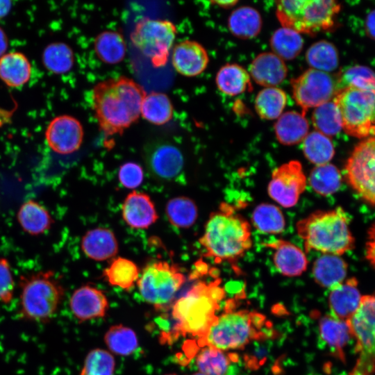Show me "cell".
Here are the masks:
<instances>
[{
	"instance_id": "48",
	"label": "cell",
	"mask_w": 375,
	"mask_h": 375,
	"mask_svg": "<svg viewBox=\"0 0 375 375\" xmlns=\"http://www.w3.org/2000/svg\"><path fill=\"white\" fill-rule=\"evenodd\" d=\"M118 178L124 187L135 189L142 183L144 172L140 165L133 162H128L120 167Z\"/></svg>"
},
{
	"instance_id": "11",
	"label": "cell",
	"mask_w": 375,
	"mask_h": 375,
	"mask_svg": "<svg viewBox=\"0 0 375 375\" xmlns=\"http://www.w3.org/2000/svg\"><path fill=\"white\" fill-rule=\"evenodd\" d=\"M177 29L168 19L143 17L136 22L130 35L132 44L148 58L153 67H165L168 62Z\"/></svg>"
},
{
	"instance_id": "50",
	"label": "cell",
	"mask_w": 375,
	"mask_h": 375,
	"mask_svg": "<svg viewBox=\"0 0 375 375\" xmlns=\"http://www.w3.org/2000/svg\"><path fill=\"white\" fill-rule=\"evenodd\" d=\"M365 28L367 35L375 40V9L369 12L366 17Z\"/></svg>"
},
{
	"instance_id": "20",
	"label": "cell",
	"mask_w": 375,
	"mask_h": 375,
	"mask_svg": "<svg viewBox=\"0 0 375 375\" xmlns=\"http://www.w3.org/2000/svg\"><path fill=\"white\" fill-rule=\"evenodd\" d=\"M288 72L285 61L272 52L259 53L249 68L251 78L265 88L281 84L287 77Z\"/></svg>"
},
{
	"instance_id": "17",
	"label": "cell",
	"mask_w": 375,
	"mask_h": 375,
	"mask_svg": "<svg viewBox=\"0 0 375 375\" xmlns=\"http://www.w3.org/2000/svg\"><path fill=\"white\" fill-rule=\"evenodd\" d=\"M172 62L178 74L194 77L203 73L207 68L209 56L206 49L200 43L186 40L173 47Z\"/></svg>"
},
{
	"instance_id": "52",
	"label": "cell",
	"mask_w": 375,
	"mask_h": 375,
	"mask_svg": "<svg viewBox=\"0 0 375 375\" xmlns=\"http://www.w3.org/2000/svg\"><path fill=\"white\" fill-rule=\"evenodd\" d=\"M11 7V1L7 0H0V19L8 14Z\"/></svg>"
},
{
	"instance_id": "24",
	"label": "cell",
	"mask_w": 375,
	"mask_h": 375,
	"mask_svg": "<svg viewBox=\"0 0 375 375\" xmlns=\"http://www.w3.org/2000/svg\"><path fill=\"white\" fill-rule=\"evenodd\" d=\"M308 131L306 115L295 110L283 112L274 124L276 138L283 145L292 146L302 142Z\"/></svg>"
},
{
	"instance_id": "15",
	"label": "cell",
	"mask_w": 375,
	"mask_h": 375,
	"mask_svg": "<svg viewBox=\"0 0 375 375\" xmlns=\"http://www.w3.org/2000/svg\"><path fill=\"white\" fill-rule=\"evenodd\" d=\"M83 135L80 121L68 115L54 117L45 131L48 146L53 151L61 155L76 151L82 144Z\"/></svg>"
},
{
	"instance_id": "34",
	"label": "cell",
	"mask_w": 375,
	"mask_h": 375,
	"mask_svg": "<svg viewBox=\"0 0 375 375\" xmlns=\"http://www.w3.org/2000/svg\"><path fill=\"white\" fill-rule=\"evenodd\" d=\"M302 144L305 157L315 166L329 163L334 157L335 147L331 138L317 131L308 133Z\"/></svg>"
},
{
	"instance_id": "38",
	"label": "cell",
	"mask_w": 375,
	"mask_h": 375,
	"mask_svg": "<svg viewBox=\"0 0 375 375\" xmlns=\"http://www.w3.org/2000/svg\"><path fill=\"white\" fill-rule=\"evenodd\" d=\"M269 42L272 53L283 60L297 58L303 47V40L301 34L284 27L278 28L273 33Z\"/></svg>"
},
{
	"instance_id": "26",
	"label": "cell",
	"mask_w": 375,
	"mask_h": 375,
	"mask_svg": "<svg viewBox=\"0 0 375 375\" xmlns=\"http://www.w3.org/2000/svg\"><path fill=\"white\" fill-rule=\"evenodd\" d=\"M17 219L22 228L31 235L47 232L54 221L49 210L39 202L29 199L19 207Z\"/></svg>"
},
{
	"instance_id": "18",
	"label": "cell",
	"mask_w": 375,
	"mask_h": 375,
	"mask_svg": "<svg viewBox=\"0 0 375 375\" xmlns=\"http://www.w3.org/2000/svg\"><path fill=\"white\" fill-rule=\"evenodd\" d=\"M70 310L79 322L103 317L109 304L105 294L91 285L77 288L69 299Z\"/></svg>"
},
{
	"instance_id": "8",
	"label": "cell",
	"mask_w": 375,
	"mask_h": 375,
	"mask_svg": "<svg viewBox=\"0 0 375 375\" xmlns=\"http://www.w3.org/2000/svg\"><path fill=\"white\" fill-rule=\"evenodd\" d=\"M333 101L347 134L362 140L375 136V92L347 87L338 90Z\"/></svg>"
},
{
	"instance_id": "44",
	"label": "cell",
	"mask_w": 375,
	"mask_h": 375,
	"mask_svg": "<svg viewBox=\"0 0 375 375\" xmlns=\"http://www.w3.org/2000/svg\"><path fill=\"white\" fill-rule=\"evenodd\" d=\"M311 120L315 131L329 138L336 135L342 129L339 113L333 101L314 108Z\"/></svg>"
},
{
	"instance_id": "9",
	"label": "cell",
	"mask_w": 375,
	"mask_h": 375,
	"mask_svg": "<svg viewBox=\"0 0 375 375\" xmlns=\"http://www.w3.org/2000/svg\"><path fill=\"white\" fill-rule=\"evenodd\" d=\"M185 281V275L176 265L158 260L146 265L137 283L142 299L156 310H163L170 308Z\"/></svg>"
},
{
	"instance_id": "54",
	"label": "cell",
	"mask_w": 375,
	"mask_h": 375,
	"mask_svg": "<svg viewBox=\"0 0 375 375\" xmlns=\"http://www.w3.org/2000/svg\"><path fill=\"white\" fill-rule=\"evenodd\" d=\"M192 375H205V374H203L199 372L194 373V374H193Z\"/></svg>"
},
{
	"instance_id": "51",
	"label": "cell",
	"mask_w": 375,
	"mask_h": 375,
	"mask_svg": "<svg viewBox=\"0 0 375 375\" xmlns=\"http://www.w3.org/2000/svg\"><path fill=\"white\" fill-rule=\"evenodd\" d=\"M8 42L6 34L0 27V58L6 54L8 49Z\"/></svg>"
},
{
	"instance_id": "21",
	"label": "cell",
	"mask_w": 375,
	"mask_h": 375,
	"mask_svg": "<svg viewBox=\"0 0 375 375\" xmlns=\"http://www.w3.org/2000/svg\"><path fill=\"white\" fill-rule=\"evenodd\" d=\"M122 211L123 219L133 228H147L158 218L149 196L137 191H133L126 196Z\"/></svg>"
},
{
	"instance_id": "1",
	"label": "cell",
	"mask_w": 375,
	"mask_h": 375,
	"mask_svg": "<svg viewBox=\"0 0 375 375\" xmlns=\"http://www.w3.org/2000/svg\"><path fill=\"white\" fill-rule=\"evenodd\" d=\"M146 94L140 84L125 76L97 83L92 90V105L101 133L106 137L122 135L139 119Z\"/></svg>"
},
{
	"instance_id": "25",
	"label": "cell",
	"mask_w": 375,
	"mask_h": 375,
	"mask_svg": "<svg viewBox=\"0 0 375 375\" xmlns=\"http://www.w3.org/2000/svg\"><path fill=\"white\" fill-rule=\"evenodd\" d=\"M347 268V263L340 256L323 254L314 262L312 275L318 285L332 289L345 280Z\"/></svg>"
},
{
	"instance_id": "3",
	"label": "cell",
	"mask_w": 375,
	"mask_h": 375,
	"mask_svg": "<svg viewBox=\"0 0 375 375\" xmlns=\"http://www.w3.org/2000/svg\"><path fill=\"white\" fill-rule=\"evenodd\" d=\"M199 243L215 263L234 264L252 247L251 226L233 206L222 203L210 214Z\"/></svg>"
},
{
	"instance_id": "19",
	"label": "cell",
	"mask_w": 375,
	"mask_h": 375,
	"mask_svg": "<svg viewBox=\"0 0 375 375\" xmlns=\"http://www.w3.org/2000/svg\"><path fill=\"white\" fill-rule=\"evenodd\" d=\"M274 251L273 262L278 271L285 276L301 275L307 269L308 259L297 246L284 240H276L263 244Z\"/></svg>"
},
{
	"instance_id": "6",
	"label": "cell",
	"mask_w": 375,
	"mask_h": 375,
	"mask_svg": "<svg viewBox=\"0 0 375 375\" xmlns=\"http://www.w3.org/2000/svg\"><path fill=\"white\" fill-rule=\"evenodd\" d=\"M341 5L332 0H283L276 5L282 27L312 35L332 29Z\"/></svg>"
},
{
	"instance_id": "36",
	"label": "cell",
	"mask_w": 375,
	"mask_h": 375,
	"mask_svg": "<svg viewBox=\"0 0 375 375\" xmlns=\"http://www.w3.org/2000/svg\"><path fill=\"white\" fill-rule=\"evenodd\" d=\"M306 60L310 68L328 73L338 68L339 54L333 43L322 40L309 47L306 53Z\"/></svg>"
},
{
	"instance_id": "49",
	"label": "cell",
	"mask_w": 375,
	"mask_h": 375,
	"mask_svg": "<svg viewBox=\"0 0 375 375\" xmlns=\"http://www.w3.org/2000/svg\"><path fill=\"white\" fill-rule=\"evenodd\" d=\"M365 258L375 269V222L367 231V240L365 244Z\"/></svg>"
},
{
	"instance_id": "42",
	"label": "cell",
	"mask_w": 375,
	"mask_h": 375,
	"mask_svg": "<svg viewBox=\"0 0 375 375\" xmlns=\"http://www.w3.org/2000/svg\"><path fill=\"white\" fill-rule=\"evenodd\" d=\"M42 62L49 72L56 74H65L74 66V52L65 43H51L43 51Z\"/></svg>"
},
{
	"instance_id": "5",
	"label": "cell",
	"mask_w": 375,
	"mask_h": 375,
	"mask_svg": "<svg viewBox=\"0 0 375 375\" xmlns=\"http://www.w3.org/2000/svg\"><path fill=\"white\" fill-rule=\"evenodd\" d=\"M18 316L22 319L46 323L58 310L64 288L52 271L22 275L19 281Z\"/></svg>"
},
{
	"instance_id": "47",
	"label": "cell",
	"mask_w": 375,
	"mask_h": 375,
	"mask_svg": "<svg viewBox=\"0 0 375 375\" xmlns=\"http://www.w3.org/2000/svg\"><path fill=\"white\" fill-rule=\"evenodd\" d=\"M15 280L8 260L0 258V303H10L14 297Z\"/></svg>"
},
{
	"instance_id": "28",
	"label": "cell",
	"mask_w": 375,
	"mask_h": 375,
	"mask_svg": "<svg viewBox=\"0 0 375 375\" xmlns=\"http://www.w3.org/2000/svg\"><path fill=\"white\" fill-rule=\"evenodd\" d=\"M31 74V65L24 54L10 52L0 58V78L8 86H23L28 81Z\"/></svg>"
},
{
	"instance_id": "30",
	"label": "cell",
	"mask_w": 375,
	"mask_h": 375,
	"mask_svg": "<svg viewBox=\"0 0 375 375\" xmlns=\"http://www.w3.org/2000/svg\"><path fill=\"white\" fill-rule=\"evenodd\" d=\"M94 51L98 58L106 64L119 63L126 53L124 38L115 31L101 32L94 38Z\"/></svg>"
},
{
	"instance_id": "16",
	"label": "cell",
	"mask_w": 375,
	"mask_h": 375,
	"mask_svg": "<svg viewBox=\"0 0 375 375\" xmlns=\"http://www.w3.org/2000/svg\"><path fill=\"white\" fill-rule=\"evenodd\" d=\"M144 160L151 174L165 181L176 178L181 172L184 164L181 151L167 142L151 144L144 151Z\"/></svg>"
},
{
	"instance_id": "2",
	"label": "cell",
	"mask_w": 375,
	"mask_h": 375,
	"mask_svg": "<svg viewBox=\"0 0 375 375\" xmlns=\"http://www.w3.org/2000/svg\"><path fill=\"white\" fill-rule=\"evenodd\" d=\"M220 283L219 278L208 283L198 282L173 303L172 317L174 323L172 329L162 338L165 342H172L187 335L198 337L199 343L204 339L217 319L215 312L224 296Z\"/></svg>"
},
{
	"instance_id": "23",
	"label": "cell",
	"mask_w": 375,
	"mask_h": 375,
	"mask_svg": "<svg viewBox=\"0 0 375 375\" xmlns=\"http://www.w3.org/2000/svg\"><path fill=\"white\" fill-rule=\"evenodd\" d=\"M81 249L88 258L102 261L117 253L118 243L112 231L106 228H95L87 231L83 235Z\"/></svg>"
},
{
	"instance_id": "29",
	"label": "cell",
	"mask_w": 375,
	"mask_h": 375,
	"mask_svg": "<svg viewBox=\"0 0 375 375\" xmlns=\"http://www.w3.org/2000/svg\"><path fill=\"white\" fill-rule=\"evenodd\" d=\"M260 12L251 6H241L229 15L228 28L235 37L247 40L256 37L262 28Z\"/></svg>"
},
{
	"instance_id": "53",
	"label": "cell",
	"mask_w": 375,
	"mask_h": 375,
	"mask_svg": "<svg viewBox=\"0 0 375 375\" xmlns=\"http://www.w3.org/2000/svg\"><path fill=\"white\" fill-rule=\"evenodd\" d=\"M238 1H212V3L217 4V6L224 8H228L231 7H233L235 6Z\"/></svg>"
},
{
	"instance_id": "46",
	"label": "cell",
	"mask_w": 375,
	"mask_h": 375,
	"mask_svg": "<svg viewBox=\"0 0 375 375\" xmlns=\"http://www.w3.org/2000/svg\"><path fill=\"white\" fill-rule=\"evenodd\" d=\"M115 360L108 351L94 349L85 357L80 375H113Z\"/></svg>"
},
{
	"instance_id": "7",
	"label": "cell",
	"mask_w": 375,
	"mask_h": 375,
	"mask_svg": "<svg viewBox=\"0 0 375 375\" xmlns=\"http://www.w3.org/2000/svg\"><path fill=\"white\" fill-rule=\"evenodd\" d=\"M264 322L265 317L257 312L226 311L217 317L200 344L222 351L243 348L251 340L263 336L260 329Z\"/></svg>"
},
{
	"instance_id": "45",
	"label": "cell",
	"mask_w": 375,
	"mask_h": 375,
	"mask_svg": "<svg viewBox=\"0 0 375 375\" xmlns=\"http://www.w3.org/2000/svg\"><path fill=\"white\" fill-rule=\"evenodd\" d=\"M230 361L222 350L206 346L197 355L196 365L199 372L205 375H226Z\"/></svg>"
},
{
	"instance_id": "55",
	"label": "cell",
	"mask_w": 375,
	"mask_h": 375,
	"mask_svg": "<svg viewBox=\"0 0 375 375\" xmlns=\"http://www.w3.org/2000/svg\"><path fill=\"white\" fill-rule=\"evenodd\" d=\"M167 375H176V374H167Z\"/></svg>"
},
{
	"instance_id": "39",
	"label": "cell",
	"mask_w": 375,
	"mask_h": 375,
	"mask_svg": "<svg viewBox=\"0 0 375 375\" xmlns=\"http://www.w3.org/2000/svg\"><path fill=\"white\" fill-rule=\"evenodd\" d=\"M103 274L110 285L128 290L138 281L140 272L134 262L119 257L112 261Z\"/></svg>"
},
{
	"instance_id": "40",
	"label": "cell",
	"mask_w": 375,
	"mask_h": 375,
	"mask_svg": "<svg viewBox=\"0 0 375 375\" xmlns=\"http://www.w3.org/2000/svg\"><path fill=\"white\" fill-rule=\"evenodd\" d=\"M166 215L169 222L175 227L187 228L192 226L198 217L195 203L186 197H176L168 201Z\"/></svg>"
},
{
	"instance_id": "4",
	"label": "cell",
	"mask_w": 375,
	"mask_h": 375,
	"mask_svg": "<svg viewBox=\"0 0 375 375\" xmlns=\"http://www.w3.org/2000/svg\"><path fill=\"white\" fill-rule=\"evenodd\" d=\"M296 229L306 252L314 250L340 256L355 247L349 219L341 207L316 210L298 221Z\"/></svg>"
},
{
	"instance_id": "14",
	"label": "cell",
	"mask_w": 375,
	"mask_h": 375,
	"mask_svg": "<svg viewBox=\"0 0 375 375\" xmlns=\"http://www.w3.org/2000/svg\"><path fill=\"white\" fill-rule=\"evenodd\" d=\"M306 184L307 178L301 163L298 160H290L274 169L267 192L281 206L291 208L297 203Z\"/></svg>"
},
{
	"instance_id": "31",
	"label": "cell",
	"mask_w": 375,
	"mask_h": 375,
	"mask_svg": "<svg viewBox=\"0 0 375 375\" xmlns=\"http://www.w3.org/2000/svg\"><path fill=\"white\" fill-rule=\"evenodd\" d=\"M319 329L322 340L340 357H344L343 349L352 338L347 322L332 315H324L319 319Z\"/></svg>"
},
{
	"instance_id": "13",
	"label": "cell",
	"mask_w": 375,
	"mask_h": 375,
	"mask_svg": "<svg viewBox=\"0 0 375 375\" xmlns=\"http://www.w3.org/2000/svg\"><path fill=\"white\" fill-rule=\"evenodd\" d=\"M294 100L304 115L333 98L336 84L328 74L312 68L304 71L291 81Z\"/></svg>"
},
{
	"instance_id": "43",
	"label": "cell",
	"mask_w": 375,
	"mask_h": 375,
	"mask_svg": "<svg viewBox=\"0 0 375 375\" xmlns=\"http://www.w3.org/2000/svg\"><path fill=\"white\" fill-rule=\"evenodd\" d=\"M335 84L336 92L347 87L375 92V72L367 66H351L340 73Z\"/></svg>"
},
{
	"instance_id": "35",
	"label": "cell",
	"mask_w": 375,
	"mask_h": 375,
	"mask_svg": "<svg viewBox=\"0 0 375 375\" xmlns=\"http://www.w3.org/2000/svg\"><path fill=\"white\" fill-rule=\"evenodd\" d=\"M308 182L318 194L327 197L337 192L342 184V174L331 163L315 166L310 172Z\"/></svg>"
},
{
	"instance_id": "27",
	"label": "cell",
	"mask_w": 375,
	"mask_h": 375,
	"mask_svg": "<svg viewBox=\"0 0 375 375\" xmlns=\"http://www.w3.org/2000/svg\"><path fill=\"white\" fill-rule=\"evenodd\" d=\"M215 83L223 94L234 97L253 89L249 72L235 63L223 65L217 72Z\"/></svg>"
},
{
	"instance_id": "32",
	"label": "cell",
	"mask_w": 375,
	"mask_h": 375,
	"mask_svg": "<svg viewBox=\"0 0 375 375\" xmlns=\"http://www.w3.org/2000/svg\"><path fill=\"white\" fill-rule=\"evenodd\" d=\"M140 115L151 124L164 125L173 118L174 106L166 94L151 92L142 101Z\"/></svg>"
},
{
	"instance_id": "10",
	"label": "cell",
	"mask_w": 375,
	"mask_h": 375,
	"mask_svg": "<svg viewBox=\"0 0 375 375\" xmlns=\"http://www.w3.org/2000/svg\"><path fill=\"white\" fill-rule=\"evenodd\" d=\"M356 340V363L349 375L375 374V293L362 295L360 306L347 321Z\"/></svg>"
},
{
	"instance_id": "12",
	"label": "cell",
	"mask_w": 375,
	"mask_h": 375,
	"mask_svg": "<svg viewBox=\"0 0 375 375\" xmlns=\"http://www.w3.org/2000/svg\"><path fill=\"white\" fill-rule=\"evenodd\" d=\"M348 185L372 206H375V136L358 142L344 165Z\"/></svg>"
},
{
	"instance_id": "22",
	"label": "cell",
	"mask_w": 375,
	"mask_h": 375,
	"mask_svg": "<svg viewBox=\"0 0 375 375\" xmlns=\"http://www.w3.org/2000/svg\"><path fill=\"white\" fill-rule=\"evenodd\" d=\"M355 277L344 280L331 289L328 305L333 316L347 321L360 306L362 297Z\"/></svg>"
},
{
	"instance_id": "33",
	"label": "cell",
	"mask_w": 375,
	"mask_h": 375,
	"mask_svg": "<svg viewBox=\"0 0 375 375\" xmlns=\"http://www.w3.org/2000/svg\"><path fill=\"white\" fill-rule=\"evenodd\" d=\"M287 100L285 92L281 88H265L256 97L255 110L263 119H277L283 113Z\"/></svg>"
},
{
	"instance_id": "41",
	"label": "cell",
	"mask_w": 375,
	"mask_h": 375,
	"mask_svg": "<svg viewBox=\"0 0 375 375\" xmlns=\"http://www.w3.org/2000/svg\"><path fill=\"white\" fill-rule=\"evenodd\" d=\"M104 342L111 352L119 356L131 355L138 347L135 331L122 324L110 327L105 333Z\"/></svg>"
},
{
	"instance_id": "37",
	"label": "cell",
	"mask_w": 375,
	"mask_h": 375,
	"mask_svg": "<svg viewBox=\"0 0 375 375\" xmlns=\"http://www.w3.org/2000/svg\"><path fill=\"white\" fill-rule=\"evenodd\" d=\"M251 222L258 231L265 234H279L283 232L285 227V219L281 210L267 203L259 204L255 208Z\"/></svg>"
}]
</instances>
